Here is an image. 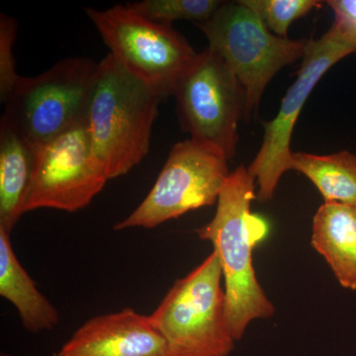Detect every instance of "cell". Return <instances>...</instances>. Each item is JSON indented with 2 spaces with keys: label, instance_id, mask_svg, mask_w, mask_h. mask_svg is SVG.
Returning a JSON list of instances; mask_svg holds the SVG:
<instances>
[{
  "label": "cell",
  "instance_id": "cell-1",
  "mask_svg": "<svg viewBox=\"0 0 356 356\" xmlns=\"http://www.w3.org/2000/svg\"><path fill=\"white\" fill-rule=\"evenodd\" d=\"M254 177L245 165L229 173L218 198L212 221L197 229L201 240L214 245L226 284L227 317L235 341L255 318H270L275 308L255 277L252 250L267 235L266 221L250 213Z\"/></svg>",
  "mask_w": 356,
  "mask_h": 356
},
{
  "label": "cell",
  "instance_id": "cell-2",
  "mask_svg": "<svg viewBox=\"0 0 356 356\" xmlns=\"http://www.w3.org/2000/svg\"><path fill=\"white\" fill-rule=\"evenodd\" d=\"M163 100L110 54L98 64L86 126L108 179L126 175L146 158Z\"/></svg>",
  "mask_w": 356,
  "mask_h": 356
},
{
  "label": "cell",
  "instance_id": "cell-3",
  "mask_svg": "<svg viewBox=\"0 0 356 356\" xmlns=\"http://www.w3.org/2000/svg\"><path fill=\"white\" fill-rule=\"evenodd\" d=\"M222 277L213 250L188 275L175 281L152 314L170 356H228L235 348Z\"/></svg>",
  "mask_w": 356,
  "mask_h": 356
},
{
  "label": "cell",
  "instance_id": "cell-4",
  "mask_svg": "<svg viewBox=\"0 0 356 356\" xmlns=\"http://www.w3.org/2000/svg\"><path fill=\"white\" fill-rule=\"evenodd\" d=\"M98 64L67 58L43 74L23 76L6 102L1 120L36 146L86 123Z\"/></svg>",
  "mask_w": 356,
  "mask_h": 356
},
{
  "label": "cell",
  "instance_id": "cell-5",
  "mask_svg": "<svg viewBox=\"0 0 356 356\" xmlns=\"http://www.w3.org/2000/svg\"><path fill=\"white\" fill-rule=\"evenodd\" d=\"M84 13L110 55L163 99L172 95L177 81L197 58L198 53L172 26L147 19L127 4L105 10L86 7Z\"/></svg>",
  "mask_w": 356,
  "mask_h": 356
},
{
  "label": "cell",
  "instance_id": "cell-6",
  "mask_svg": "<svg viewBox=\"0 0 356 356\" xmlns=\"http://www.w3.org/2000/svg\"><path fill=\"white\" fill-rule=\"evenodd\" d=\"M180 127L191 139L231 159L245 115L247 92L221 55L206 48L173 90Z\"/></svg>",
  "mask_w": 356,
  "mask_h": 356
},
{
  "label": "cell",
  "instance_id": "cell-7",
  "mask_svg": "<svg viewBox=\"0 0 356 356\" xmlns=\"http://www.w3.org/2000/svg\"><path fill=\"white\" fill-rule=\"evenodd\" d=\"M235 72L247 92L245 117L259 108L264 89L286 65L305 55L307 41L283 39L269 31L242 2L224 1L209 20L196 25Z\"/></svg>",
  "mask_w": 356,
  "mask_h": 356
},
{
  "label": "cell",
  "instance_id": "cell-8",
  "mask_svg": "<svg viewBox=\"0 0 356 356\" xmlns=\"http://www.w3.org/2000/svg\"><path fill=\"white\" fill-rule=\"evenodd\" d=\"M228 159L191 139L177 143L153 188L117 231L153 229L189 211L213 205L226 184Z\"/></svg>",
  "mask_w": 356,
  "mask_h": 356
},
{
  "label": "cell",
  "instance_id": "cell-9",
  "mask_svg": "<svg viewBox=\"0 0 356 356\" xmlns=\"http://www.w3.org/2000/svg\"><path fill=\"white\" fill-rule=\"evenodd\" d=\"M353 53L355 37L336 24L322 38L307 41L298 76L288 89L275 118L264 124V142L248 168L259 184V202L271 200L281 177L293 170L292 133L309 95L332 65Z\"/></svg>",
  "mask_w": 356,
  "mask_h": 356
},
{
  "label": "cell",
  "instance_id": "cell-10",
  "mask_svg": "<svg viewBox=\"0 0 356 356\" xmlns=\"http://www.w3.org/2000/svg\"><path fill=\"white\" fill-rule=\"evenodd\" d=\"M34 149L26 212L41 208L76 212L88 206L109 180L93 149L86 123Z\"/></svg>",
  "mask_w": 356,
  "mask_h": 356
},
{
  "label": "cell",
  "instance_id": "cell-11",
  "mask_svg": "<svg viewBox=\"0 0 356 356\" xmlns=\"http://www.w3.org/2000/svg\"><path fill=\"white\" fill-rule=\"evenodd\" d=\"M56 356H170L151 316L124 309L84 323Z\"/></svg>",
  "mask_w": 356,
  "mask_h": 356
},
{
  "label": "cell",
  "instance_id": "cell-12",
  "mask_svg": "<svg viewBox=\"0 0 356 356\" xmlns=\"http://www.w3.org/2000/svg\"><path fill=\"white\" fill-rule=\"evenodd\" d=\"M312 245L325 257L339 284L356 290V205L323 204L314 217Z\"/></svg>",
  "mask_w": 356,
  "mask_h": 356
},
{
  "label": "cell",
  "instance_id": "cell-13",
  "mask_svg": "<svg viewBox=\"0 0 356 356\" xmlns=\"http://www.w3.org/2000/svg\"><path fill=\"white\" fill-rule=\"evenodd\" d=\"M34 163V145L0 121V228L10 235L26 213Z\"/></svg>",
  "mask_w": 356,
  "mask_h": 356
},
{
  "label": "cell",
  "instance_id": "cell-14",
  "mask_svg": "<svg viewBox=\"0 0 356 356\" xmlns=\"http://www.w3.org/2000/svg\"><path fill=\"white\" fill-rule=\"evenodd\" d=\"M0 295L17 309L26 331H51L60 323V315L39 291L14 252L10 234L0 228Z\"/></svg>",
  "mask_w": 356,
  "mask_h": 356
},
{
  "label": "cell",
  "instance_id": "cell-15",
  "mask_svg": "<svg viewBox=\"0 0 356 356\" xmlns=\"http://www.w3.org/2000/svg\"><path fill=\"white\" fill-rule=\"evenodd\" d=\"M292 168L315 184L325 202L356 205L355 154L346 151L327 156L293 153Z\"/></svg>",
  "mask_w": 356,
  "mask_h": 356
},
{
  "label": "cell",
  "instance_id": "cell-16",
  "mask_svg": "<svg viewBox=\"0 0 356 356\" xmlns=\"http://www.w3.org/2000/svg\"><path fill=\"white\" fill-rule=\"evenodd\" d=\"M222 3L220 0H143L127 6L147 19L172 26L175 21L201 24L209 20Z\"/></svg>",
  "mask_w": 356,
  "mask_h": 356
},
{
  "label": "cell",
  "instance_id": "cell-17",
  "mask_svg": "<svg viewBox=\"0 0 356 356\" xmlns=\"http://www.w3.org/2000/svg\"><path fill=\"white\" fill-rule=\"evenodd\" d=\"M254 11L267 29L280 38L288 39V30L295 20L323 6L318 0H241Z\"/></svg>",
  "mask_w": 356,
  "mask_h": 356
},
{
  "label": "cell",
  "instance_id": "cell-18",
  "mask_svg": "<svg viewBox=\"0 0 356 356\" xmlns=\"http://www.w3.org/2000/svg\"><path fill=\"white\" fill-rule=\"evenodd\" d=\"M17 31V21L0 14V100L3 104L23 77L16 72L13 56Z\"/></svg>",
  "mask_w": 356,
  "mask_h": 356
},
{
  "label": "cell",
  "instance_id": "cell-19",
  "mask_svg": "<svg viewBox=\"0 0 356 356\" xmlns=\"http://www.w3.org/2000/svg\"><path fill=\"white\" fill-rule=\"evenodd\" d=\"M327 3L334 13V24L356 38V0H330Z\"/></svg>",
  "mask_w": 356,
  "mask_h": 356
}]
</instances>
